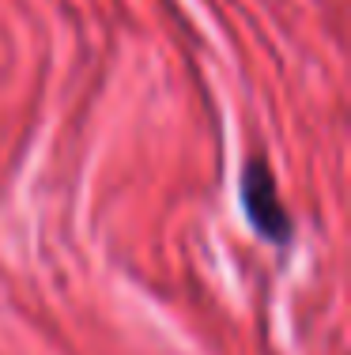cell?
Returning <instances> with one entry per match:
<instances>
[{
	"mask_svg": "<svg viewBox=\"0 0 351 355\" xmlns=\"http://www.w3.org/2000/svg\"><path fill=\"white\" fill-rule=\"evenodd\" d=\"M242 208L246 219L253 223V231L269 242H287L291 239V219L280 205V193H276L272 171L264 159H249L246 171H242Z\"/></svg>",
	"mask_w": 351,
	"mask_h": 355,
	"instance_id": "1",
	"label": "cell"
}]
</instances>
